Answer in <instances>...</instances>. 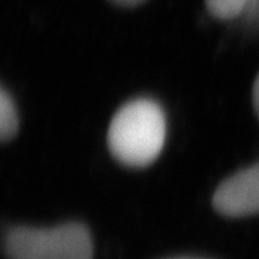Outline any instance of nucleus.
Returning a JSON list of instances; mask_svg holds the SVG:
<instances>
[{
  "label": "nucleus",
  "instance_id": "20e7f679",
  "mask_svg": "<svg viewBox=\"0 0 259 259\" xmlns=\"http://www.w3.org/2000/svg\"><path fill=\"white\" fill-rule=\"evenodd\" d=\"M19 131V114L12 97L4 88L0 93V138L3 142H10Z\"/></svg>",
  "mask_w": 259,
  "mask_h": 259
},
{
  "label": "nucleus",
  "instance_id": "0eeeda50",
  "mask_svg": "<svg viewBox=\"0 0 259 259\" xmlns=\"http://www.w3.org/2000/svg\"><path fill=\"white\" fill-rule=\"evenodd\" d=\"M252 105H254V110L259 118V74L256 75L254 85H252Z\"/></svg>",
  "mask_w": 259,
  "mask_h": 259
},
{
  "label": "nucleus",
  "instance_id": "7ed1b4c3",
  "mask_svg": "<svg viewBox=\"0 0 259 259\" xmlns=\"http://www.w3.org/2000/svg\"><path fill=\"white\" fill-rule=\"evenodd\" d=\"M211 202L215 210L225 217L242 219L259 214V163L222 181Z\"/></svg>",
  "mask_w": 259,
  "mask_h": 259
},
{
  "label": "nucleus",
  "instance_id": "f03ea898",
  "mask_svg": "<svg viewBox=\"0 0 259 259\" xmlns=\"http://www.w3.org/2000/svg\"><path fill=\"white\" fill-rule=\"evenodd\" d=\"M7 259H93L89 229L68 222L52 229L12 226L3 237Z\"/></svg>",
  "mask_w": 259,
  "mask_h": 259
},
{
  "label": "nucleus",
  "instance_id": "423d86ee",
  "mask_svg": "<svg viewBox=\"0 0 259 259\" xmlns=\"http://www.w3.org/2000/svg\"><path fill=\"white\" fill-rule=\"evenodd\" d=\"M243 14H246V16L249 17L250 21H252V23H259V0H250L245 11H243Z\"/></svg>",
  "mask_w": 259,
  "mask_h": 259
},
{
  "label": "nucleus",
  "instance_id": "39448f33",
  "mask_svg": "<svg viewBox=\"0 0 259 259\" xmlns=\"http://www.w3.org/2000/svg\"><path fill=\"white\" fill-rule=\"evenodd\" d=\"M250 0H205L206 8L220 20H232L243 14Z\"/></svg>",
  "mask_w": 259,
  "mask_h": 259
},
{
  "label": "nucleus",
  "instance_id": "1a4fd4ad",
  "mask_svg": "<svg viewBox=\"0 0 259 259\" xmlns=\"http://www.w3.org/2000/svg\"><path fill=\"white\" fill-rule=\"evenodd\" d=\"M169 259H208V258H198V256H176V258Z\"/></svg>",
  "mask_w": 259,
  "mask_h": 259
},
{
  "label": "nucleus",
  "instance_id": "6e6552de",
  "mask_svg": "<svg viewBox=\"0 0 259 259\" xmlns=\"http://www.w3.org/2000/svg\"><path fill=\"white\" fill-rule=\"evenodd\" d=\"M111 2L120 7H137L139 4L144 3L146 0H111Z\"/></svg>",
  "mask_w": 259,
  "mask_h": 259
},
{
  "label": "nucleus",
  "instance_id": "f257e3e1",
  "mask_svg": "<svg viewBox=\"0 0 259 259\" xmlns=\"http://www.w3.org/2000/svg\"><path fill=\"white\" fill-rule=\"evenodd\" d=\"M167 119L161 106L148 98L123 105L110 122L107 146L113 157L131 168H144L161 154Z\"/></svg>",
  "mask_w": 259,
  "mask_h": 259
}]
</instances>
